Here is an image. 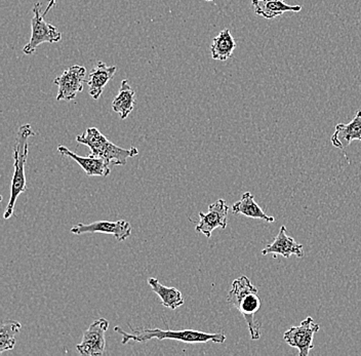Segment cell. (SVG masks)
Listing matches in <instances>:
<instances>
[{"mask_svg": "<svg viewBox=\"0 0 361 356\" xmlns=\"http://www.w3.org/2000/svg\"><path fill=\"white\" fill-rule=\"evenodd\" d=\"M130 328V332H124L121 326H115L114 331L123 336V344L128 342H140L145 343L150 340H176V341L184 342V343H207V342H214V343L223 344L226 341V336L223 333H207L200 332V331L194 330H160V329H144V330H134Z\"/></svg>", "mask_w": 361, "mask_h": 356, "instance_id": "1", "label": "cell"}, {"mask_svg": "<svg viewBox=\"0 0 361 356\" xmlns=\"http://www.w3.org/2000/svg\"><path fill=\"white\" fill-rule=\"evenodd\" d=\"M258 292V288L250 283V278L243 276L233 281L227 297L228 303L235 307L245 317L250 337L254 341L261 338L262 324L255 319V315L261 308Z\"/></svg>", "mask_w": 361, "mask_h": 356, "instance_id": "2", "label": "cell"}, {"mask_svg": "<svg viewBox=\"0 0 361 356\" xmlns=\"http://www.w3.org/2000/svg\"><path fill=\"white\" fill-rule=\"evenodd\" d=\"M35 132L30 125H24L18 130L13 147V175L11 180V198L4 211V218L8 220L13 216L16 202L22 193L26 192V177H25V166L28 157V139L34 136Z\"/></svg>", "mask_w": 361, "mask_h": 356, "instance_id": "3", "label": "cell"}, {"mask_svg": "<svg viewBox=\"0 0 361 356\" xmlns=\"http://www.w3.org/2000/svg\"><path fill=\"white\" fill-rule=\"evenodd\" d=\"M76 141L90 147V155L101 157L111 166H126L130 157L139 154V151L135 147L124 149L115 145L97 128H87L85 133L76 137Z\"/></svg>", "mask_w": 361, "mask_h": 356, "instance_id": "4", "label": "cell"}, {"mask_svg": "<svg viewBox=\"0 0 361 356\" xmlns=\"http://www.w3.org/2000/svg\"><path fill=\"white\" fill-rule=\"evenodd\" d=\"M34 17L31 20V37L28 44L23 49L25 55H31L40 44L61 42L62 33L54 25L45 22L42 13V4L36 2L33 6Z\"/></svg>", "mask_w": 361, "mask_h": 356, "instance_id": "5", "label": "cell"}, {"mask_svg": "<svg viewBox=\"0 0 361 356\" xmlns=\"http://www.w3.org/2000/svg\"><path fill=\"white\" fill-rule=\"evenodd\" d=\"M320 330L319 324H315L312 317H307L299 326H293L286 331L283 340L290 347L299 349L300 356H308L310 350L314 348L313 337Z\"/></svg>", "mask_w": 361, "mask_h": 356, "instance_id": "6", "label": "cell"}, {"mask_svg": "<svg viewBox=\"0 0 361 356\" xmlns=\"http://www.w3.org/2000/svg\"><path fill=\"white\" fill-rule=\"evenodd\" d=\"M87 69L82 66H71L56 78L54 83L58 87L56 101H73L83 91Z\"/></svg>", "mask_w": 361, "mask_h": 356, "instance_id": "7", "label": "cell"}, {"mask_svg": "<svg viewBox=\"0 0 361 356\" xmlns=\"http://www.w3.org/2000/svg\"><path fill=\"white\" fill-rule=\"evenodd\" d=\"M109 328V321L105 319H99L90 324V328L83 333L82 341L76 346L80 355L101 356L105 352V333Z\"/></svg>", "mask_w": 361, "mask_h": 356, "instance_id": "8", "label": "cell"}, {"mask_svg": "<svg viewBox=\"0 0 361 356\" xmlns=\"http://www.w3.org/2000/svg\"><path fill=\"white\" fill-rule=\"evenodd\" d=\"M132 229V225L128 221L119 220L115 221V222L98 221V222L90 223V224L78 223V225L72 227L70 231L75 235L85 233L111 234L116 238L118 242H124L130 238Z\"/></svg>", "mask_w": 361, "mask_h": 356, "instance_id": "9", "label": "cell"}, {"mask_svg": "<svg viewBox=\"0 0 361 356\" xmlns=\"http://www.w3.org/2000/svg\"><path fill=\"white\" fill-rule=\"evenodd\" d=\"M228 213H229V207L226 204L225 200H216L214 204L209 207V211L207 214L200 211V221L196 225L195 231L204 234L207 238H211L214 229H226Z\"/></svg>", "mask_w": 361, "mask_h": 356, "instance_id": "10", "label": "cell"}, {"mask_svg": "<svg viewBox=\"0 0 361 356\" xmlns=\"http://www.w3.org/2000/svg\"><path fill=\"white\" fill-rule=\"evenodd\" d=\"M59 152L64 156L70 157L78 162L79 166L82 168V170L87 173L89 177H107L110 175V166L109 164L105 159H101V157L94 156V155L89 154V156L82 157L74 153L73 151L68 149L66 146L60 145L58 147Z\"/></svg>", "mask_w": 361, "mask_h": 356, "instance_id": "11", "label": "cell"}, {"mask_svg": "<svg viewBox=\"0 0 361 356\" xmlns=\"http://www.w3.org/2000/svg\"><path fill=\"white\" fill-rule=\"evenodd\" d=\"M286 233L288 232H286V226H281L279 229V235L275 238L274 242L268 245L262 251V254L266 256V254H273L274 258H276L277 254H281L284 258H290V256L295 254L298 258H303V245L295 242L293 238H290Z\"/></svg>", "mask_w": 361, "mask_h": 356, "instance_id": "12", "label": "cell"}, {"mask_svg": "<svg viewBox=\"0 0 361 356\" xmlns=\"http://www.w3.org/2000/svg\"><path fill=\"white\" fill-rule=\"evenodd\" d=\"M354 140L361 141V110H358L355 117L348 125L340 123L336 127L335 134L331 137V141L335 147L345 149Z\"/></svg>", "mask_w": 361, "mask_h": 356, "instance_id": "13", "label": "cell"}, {"mask_svg": "<svg viewBox=\"0 0 361 356\" xmlns=\"http://www.w3.org/2000/svg\"><path fill=\"white\" fill-rule=\"evenodd\" d=\"M115 73H116V67L107 66L104 62H98V64L92 68L87 80L90 94L92 99L99 100L101 98L104 87L112 80Z\"/></svg>", "mask_w": 361, "mask_h": 356, "instance_id": "14", "label": "cell"}, {"mask_svg": "<svg viewBox=\"0 0 361 356\" xmlns=\"http://www.w3.org/2000/svg\"><path fill=\"white\" fill-rule=\"evenodd\" d=\"M255 13L267 20L275 19L286 12H301V6H288L282 0H252Z\"/></svg>", "mask_w": 361, "mask_h": 356, "instance_id": "15", "label": "cell"}, {"mask_svg": "<svg viewBox=\"0 0 361 356\" xmlns=\"http://www.w3.org/2000/svg\"><path fill=\"white\" fill-rule=\"evenodd\" d=\"M135 105V94L126 80L121 81V89L112 102L113 111L121 115V119L128 118Z\"/></svg>", "mask_w": 361, "mask_h": 356, "instance_id": "16", "label": "cell"}, {"mask_svg": "<svg viewBox=\"0 0 361 356\" xmlns=\"http://www.w3.org/2000/svg\"><path fill=\"white\" fill-rule=\"evenodd\" d=\"M232 213L235 215L240 214L248 218L261 219L267 223H273L275 221L274 218L265 214V211L257 204L255 196L250 192H245L241 200L232 206Z\"/></svg>", "mask_w": 361, "mask_h": 356, "instance_id": "17", "label": "cell"}, {"mask_svg": "<svg viewBox=\"0 0 361 356\" xmlns=\"http://www.w3.org/2000/svg\"><path fill=\"white\" fill-rule=\"evenodd\" d=\"M147 283L152 288L153 292L159 296L164 307L175 310L184 304L182 293L178 288L166 287L161 285L157 278H153V277L148 278Z\"/></svg>", "mask_w": 361, "mask_h": 356, "instance_id": "18", "label": "cell"}, {"mask_svg": "<svg viewBox=\"0 0 361 356\" xmlns=\"http://www.w3.org/2000/svg\"><path fill=\"white\" fill-rule=\"evenodd\" d=\"M236 42L229 29H224L214 38L211 46L212 58L216 61H226L231 57Z\"/></svg>", "mask_w": 361, "mask_h": 356, "instance_id": "19", "label": "cell"}, {"mask_svg": "<svg viewBox=\"0 0 361 356\" xmlns=\"http://www.w3.org/2000/svg\"><path fill=\"white\" fill-rule=\"evenodd\" d=\"M22 324L16 321H4L0 326V353L13 350L17 343L16 336L21 331Z\"/></svg>", "mask_w": 361, "mask_h": 356, "instance_id": "20", "label": "cell"}, {"mask_svg": "<svg viewBox=\"0 0 361 356\" xmlns=\"http://www.w3.org/2000/svg\"><path fill=\"white\" fill-rule=\"evenodd\" d=\"M56 6V0H49V1H47V8H45L44 12L42 13V15H44V17H45V16H47V13H49V11H51V8H53L54 6Z\"/></svg>", "mask_w": 361, "mask_h": 356, "instance_id": "21", "label": "cell"}, {"mask_svg": "<svg viewBox=\"0 0 361 356\" xmlns=\"http://www.w3.org/2000/svg\"><path fill=\"white\" fill-rule=\"evenodd\" d=\"M205 1L214 2V1H216V0H205Z\"/></svg>", "mask_w": 361, "mask_h": 356, "instance_id": "22", "label": "cell"}]
</instances>
